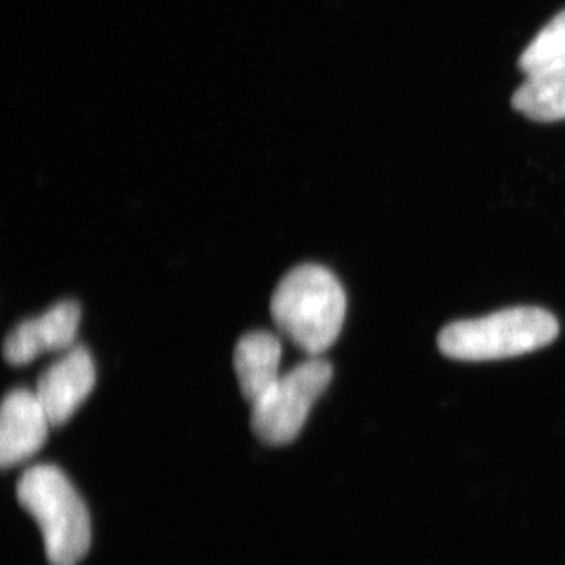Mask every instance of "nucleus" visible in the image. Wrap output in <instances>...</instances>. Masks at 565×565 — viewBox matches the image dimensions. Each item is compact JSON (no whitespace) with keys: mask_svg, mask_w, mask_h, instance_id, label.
<instances>
[{"mask_svg":"<svg viewBox=\"0 0 565 565\" xmlns=\"http://www.w3.org/2000/svg\"><path fill=\"white\" fill-rule=\"evenodd\" d=\"M348 299L341 282L326 267H294L275 288L270 315L297 348L316 356L332 348L343 329Z\"/></svg>","mask_w":565,"mask_h":565,"instance_id":"1","label":"nucleus"},{"mask_svg":"<svg viewBox=\"0 0 565 565\" xmlns=\"http://www.w3.org/2000/svg\"><path fill=\"white\" fill-rule=\"evenodd\" d=\"M18 501L39 523L51 565H77L92 544L90 515L55 465H35L18 482Z\"/></svg>","mask_w":565,"mask_h":565,"instance_id":"2","label":"nucleus"},{"mask_svg":"<svg viewBox=\"0 0 565 565\" xmlns=\"http://www.w3.org/2000/svg\"><path fill=\"white\" fill-rule=\"evenodd\" d=\"M557 334L559 322L550 311L516 307L449 323L438 337V348L449 359L487 362L537 351L552 344Z\"/></svg>","mask_w":565,"mask_h":565,"instance_id":"3","label":"nucleus"},{"mask_svg":"<svg viewBox=\"0 0 565 565\" xmlns=\"http://www.w3.org/2000/svg\"><path fill=\"white\" fill-rule=\"evenodd\" d=\"M333 377L332 364L313 359L281 374L269 393L252 405V429L264 444H291L302 433L316 401Z\"/></svg>","mask_w":565,"mask_h":565,"instance_id":"4","label":"nucleus"},{"mask_svg":"<svg viewBox=\"0 0 565 565\" xmlns=\"http://www.w3.org/2000/svg\"><path fill=\"white\" fill-rule=\"evenodd\" d=\"M95 384L92 353L84 345H74L41 373L35 393L52 426H62L79 411Z\"/></svg>","mask_w":565,"mask_h":565,"instance_id":"5","label":"nucleus"},{"mask_svg":"<svg viewBox=\"0 0 565 565\" xmlns=\"http://www.w3.org/2000/svg\"><path fill=\"white\" fill-rule=\"evenodd\" d=\"M81 307L74 300L58 302L40 318L21 322L3 343V359L11 366L32 363L41 353L74 348L81 323Z\"/></svg>","mask_w":565,"mask_h":565,"instance_id":"6","label":"nucleus"},{"mask_svg":"<svg viewBox=\"0 0 565 565\" xmlns=\"http://www.w3.org/2000/svg\"><path fill=\"white\" fill-rule=\"evenodd\" d=\"M52 426L35 392L17 388L3 397L0 411V463L25 462L46 444Z\"/></svg>","mask_w":565,"mask_h":565,"instance_id":"7","label":"nucleus"},{"mask_svg":"<svg viewBox=\"0 0 565 565\" xmlns=\"http://www.w3.org/2000/svg\"><path fill=\"white\" fill-rule=\"evenodd\" d=\"M281 343L269 332L244 334L234 348L233 364L241 393L255 405L277 384L280 374Z\"/></svg>","mask_w":565,"mask_h":565,"instance_id":"8","label":"nucleus"},{"mask_svg":"<svg viewBox=\"0 0 565 565\" xmlns=\"http://www.w3.org/2000/svg\"><path fill=\"white\" fill-rule=\"evenodd\" d=\"M512 106L533 121L565 120V63L526 76Z\"/></svg>","mask_w":565,"mask_h":565,"instance_id":"9","label":"nucleus"},{"mask_svg":"<svg viewBox=\"0 0 565 565\" xmlns=\"http://www.w3.org/2000/svg\"><path fill=\"white\" fill-rule=\"evenodd\" d=\"M565 63V10L535 35L519 58V68L531 76Z\"/></svg>","mask_w":565,"mask_h":565,"instance_id":"10","label":"nucleus"}]
</instances>
